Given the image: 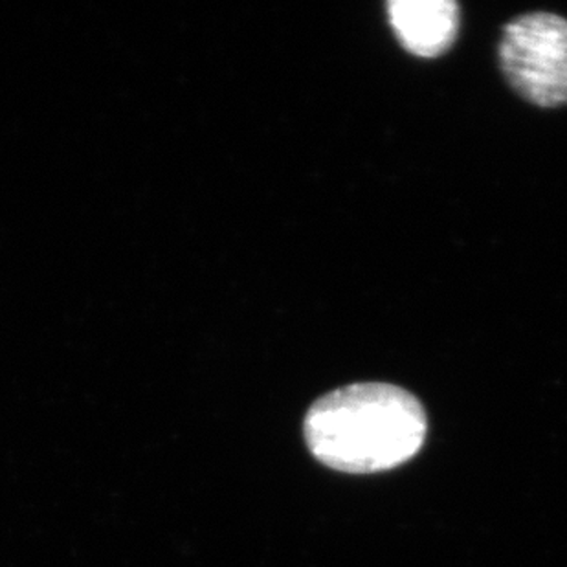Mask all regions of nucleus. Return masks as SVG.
Instances as JSON below:
<instances>
[{"label": "nucleus", "instance_id": "nucleus-2", "mask_svg": "<svg viewBox=\"0 0 567 567\" xmlns=\"http://www.w3.org/2000/svg\"><path fill=\"white\" fill-rule=\"evenodd\" d=\"M499 64L519 96L538 107L567 103V21L555 13H527L508 22Z\"/></svg>", "mask_w": 567, "mask_h": 567}, {"label": "nucleus", "instance_id": "nucleus-1", "mask_svg": "<svg viewBox=\"0 0 567 567\" xmlns=\"http://www.w3.org/2000/svg\"><path fill=\"white\" fill-rule=\"evenodd\" d=\"M429 421L417 396L399 385L362 382L331 391L307 413V446L316 460L349 474L404 465L426 440Z\"/></svg>", "mask_w": 567, "mask_h": 567}, {"label": "nucleus", "instance_id": "nucleus-3", "mask_svg": "<svg viewBox=\"0 0 567 567\" xmlns=\"http://www.w3.org/2000/svg\"><path fill=\"white\" fill-rule=\"evenodd\" d=\"M388 17L399 43L417 58H440L460 32V6L452 0H390Z\"/></svg>", "mask_w": 567, "mask_h": 567}]
</instances>
